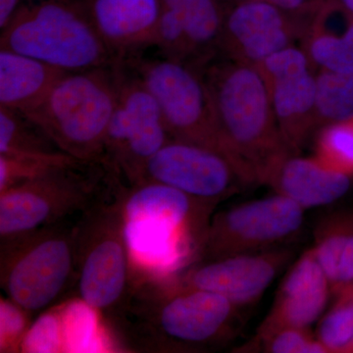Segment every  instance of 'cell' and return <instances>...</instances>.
<instances>
[{"mask_svg": "<svg viewBox=\"0 0 353 353\" xmlns=\"http://www.w3.org/2000/svg\"><path fill=\"white\" fill-rule=\"evenodd\" d=\"M141 182L163 183L214 206L250 185L222 153L175 139L148 160Z\"/></svg>", "mask_w": 353, "mask_h": 353, "instance_id": "cell-12", "label": "cell"}, {"mask_svg": "<svg viewBox=\"0 0 353 353\" xmlns=\"http://www.w3.org/2000/svg\"><path fill=\"white\" fill-rule=\"evenodd\" d=\"M172 139L157 99L122 61L118 94L109 123L102 163L125 185L139 181L145 164Z\"/></svg>", "mask_w": 353, "mask_h": 353, "instance_id": "cell-10", "label": "cell"}, {"mask_svg": "<svg viewBox=\"0 0 353 353\" xmlns=\"http://www.w3.org/2000/svg\"><path fill=\"white\" fill-rule=\"evenodd\" d=\"M125 185L115 181L79 217L73 297L94 308L104 324L126 305L136 283L124 216Z\"/></svg>", "mask_w": 353, "mask_h": 353, "instance_id": "cell-4", "label": "cell"}, {"mask_svg": "<svg viewBox=\"0 0 353 353\" xmlns=\"http://www.w3.org/2000/svg\"><path fill=\"white\" fill-rule=\"evenodd\" d=\"M304 19H311L327 0H259Z\"/></svg>", "mask_w": 353, "mask_h": 353, "instance_id": "cell-32", "label": "cell"}, {"mask_svg": "<svg viewBox=\"0 0 353 353\" xmlns=\"http://www.w3.org/2000/svg\"><path fill=\"white\" fill-rule=\"evenodd\" d=\"M303 223L304 209L278 194L224 209L211 217L199 261L282 248Z\"/></svg>", "mask_w": 353, "mask_h": 353, "instance_id": "cell-11", "label": "cell"}, {"mask_svg": "<svg viewBox=\"0 0 353 353\" xmlns=\"http://www.w3.org/2000/svg\"><path fill=\"white\" fill-rule=\"evenodd\" d=\"M289 153L279 158L264 172L259 183L276 194L292 199L303 209L328 205L345 196L352 176L334 172L313 158Z\"/></svg>", "mask_w": 353, "mask_h": 353, "instance_id": "cell-19", "label": "cell"}, {"mask_svg": "<svg viewBox=\"0 0 353 353\" xmlns=\"http://www.w3.org/2000/svg\"><path fill=\"white\" fill-rule=\"evenodd\" d=\"M348 11L353 13V0H339Z\"/></svg>", "mask_w": 353, "mask_h": 353, "instance_id": "cell-34", "label": "cell"}, {"mask_svg": "<svg viewBox=\"0 0 353 353\" xmlns=\"http://www.w3.org/2000/svg\"><path fill=\"white\" fill-rule=\"evenodd\" d=\"M66 73L36 58L0 48V108L31 112Z\"/></svg>", "mask_w": 353, "mask_h": 353, "instance_id": "cell-21", "label": "cell"}, {"mask_svg": "<svg viewBox=\"0 0 353 353\" xmlns=\"http://www.w3.org/2000/svg\"><path fill=\"white\" fill-rule=\"evenodd\" d=\"M304 19L259 0H234L225 8L219 53L257 65L301 39Z\"/></svg>", "mask_w": 353, "mask_h": 353, "instance_id": "cell-14", "label": "cell"}, {"mask_svg": "<svg viewBox=\"0 0 353 353\" xmlns=\"http://www.w3.org/2000/svg\"><path fill=\"white\" fill-rule=\"evenodd\" d=\"M0 48L68 73L120 61L97 34L88 4L76 0H37L21 6L0 32Z\"/></svg>", "mask_w": 353, "mask_h": 353, "instance_id": "cell-5", "label": "cell"}, {"mask_svg": "<svg viewBox=\"0 0 353 353\" xmlns=\"http://www.w3.org/2000/svg\"><path fill=\"white\" fill-rule=\"evenodd\" d=\"M331 287L313 248L306 250L283 281L270 313L255 339L283 328L308 329L324 312Z\"/></svg>", "mask_w": 353, "mask_h": 353, "instance_id": "cell-17", "label": "cell"}, {"mask_svg": "<svg viewBox=\"0 0 353 353\" xmlns=\"http://www.w3.org/2000/svg\"><path fill=\"white\" fill-rule=\"evenodd\" d=\"M41 314L28 329L20 352H64L63 325L59 303Z\"/></svg>", "mask_w": 353, "mask_h": 353, "instance_id": "cell-29", "label": "cell"}, {"mask_svg": "<svg viewBox=\"0 0 353 353\" xmlns=\"http://www.w3.org/2000/svg\"><path fill=\"white\" fill-rule=\"evenodd\" d=\"M87 4L97 34L118 60L152 48L161 0H90Z\"/></svg>", "mask_w": 353, "mask_h": 353, "instance_id": "cell-18", "label": "cell"}, {"mask_svg": "<svg viewBox=\"0 0 353 353\" xmlns=\"http://www.w3.org/2000/svg\"><path fill=\"white\" fill-rule=\"evenodd\" d=\"M303 50L317 70L353 71V13L327 0L309 21Z\"/></svg>", "mask_w": 353, "mask_h": 353, "instance_id": "cell-20", "label": "cell"}, {"mask_svg": "<svg viewBox=\"0 0 353 353\" xmlns=\"http://www.w3.org/2000/svg\"><path fill=\"white\" fill-rule=\"evenodd\" d=\"M152 48L161 57L199 68L219 53L225 8L219 0H161Z\"/></svg>", "mask_w": 353, "mask_h": 353, "instance_id": "cell-15", "label": "cell"}, {"mask_svg": "<svg viewBox=\"0 0 353 353\" xmlns=\"http://www.w3.org/2000/svg\"><path fill=\"white\" fill-rule=\"evenodd\" d=\"M270 353H329L309 329L283 328L253 341Z\"/></svg>", "mask_w": 353, "mask_h": 353, "instance_id": "cell-30", "label": "cell"}, {"mask_svg": "<svg viewBox=\"0 0 353 353\" xmlns=\"http://www.w3.org/2000/svg\"><path fill=\"white\" fill-rule=\"evenodd\" d=\"M157 99L172 139L223 152L208 88L194 67L139 53L122 59Z\"/></svg>", "mask_w": 353, "mask_h": 353, "instance_id": "cell-9", "label": "cell"}, {"mask_svg": "<svg viewBox=\"0 0 353 353\" xmlns=\"http://www.w3.org/2000/svg\"><path fill=\"white\" fill-rule=\"evenodd\" d=\"M20 7L21 0H0V32L6 29Z\"/></svg>", "mask_w": 353, "mask_h": 353, "instance_id": "cell-33", "label": "cell"}, {"mask_svg": "<svg viewBox=\"0 0 353 353\" xmlns=\"http://www.w3.org/2000/svg\"><path fill=\"white\" fill-rule=\"evenodd\" d=\"M287 248L201 260L176 276L183 284L226 297L234 305L256 303L292 259Z\"/></svg>", "mask_w": 353, "mask_h": 353, "instance_id": "cell-16", "label": "cell"}, {"mask_svg": "<svg viewBox=\"0 0 353 353\" xmlns=\"http://www.w3.org/2000/svg\"><path fill=\"white\" fill-rule=\"evenodd\" d=\"M208 88L225 157L250 185L272 163L296 153L285 143L268 88L255 65L218 53L196 69Z\"/></svg>", "mask_w": 353, "mask_h": 353, "instance_id": "cell-2", "label": "cell"}, {"mask_svg": "<svg viewBox=\"0 0 353 353\" xmlns=\"http://www.w3.org/2000/svg\"><path fill=\"white\" fill-rule=\"evenodd\" d=\"M81 215L0 243L1 289L30 316L63 303L73 292Z\"/></svg>", "mask_w": 353, "mask_h": 353, "instance_id": "cell-7", "label": "cell"}, {"mask_svg": "<svg viewBox=\"0 0 353 353\" xmlns=\"http://www.w3.org/2000/svg\"><path fill=\"white\" fill-rule=\"evenodd\" d=\"M215 208L163 183L125 185V229L134 271L175 277L199 261Z\"/></svg>", "mask_w": 353, "mask_h": 353, "instance_id": "cell-3", "label": "cell"}, {"mask_svg": "<svg viewBox=\"0 0 353 353\" xmlns=\"http://www.w3.org/2000/svg\"><path fill=\"white\" fill-rule=\"evenodd\" d=\"M316 257L334 296L353 284V212L323 218L315 230Z\"/></svg>", "mask_w": 353, "mask_h": 353, "instance_id": "cell-22", "label": "cell"}, {"mask_svg": "<svg viewBox=\"0 0 353 353\" xmlns=\"http://www.w3.org/2000/svg\"><path fill=\"white\" fill-rule=\"evenodd\" d=\"M27 312L12 303L10 299L1 296L0 303V352H20L21 345L29 324Z\"/></svg>", "mask_w": 353, "mask_h": 353, "instance_id": "cell-31", "label": "cell"}, {"mask_svg": "<svg viewBox=\"0 0 353 353\" xmlns=\"http://www.w3.org/2000/svg\"><path fill=\"white\" fill-rule=\"evenodd\" d=\"M345 353H353V340L352 343L347 345V347L345 348Z\"/></svg>", "mask_w": 353, "mask_h": 353, "instance_id": "cell-35", "label": "cell"}, {"mask_svg": "<svg viewBox=\"0 0 353 353\" xmlns=\"http://www.w3.org/2000/svg\"><path fill=\"white\" fill-rule=\"evenodd\" d=\"M76 161L80 160L66 153L53 155L0 154V192Z\"/></svg>", "mask_w": 353, "mask_h": 353, "instance_id": "cell-28", "label": "cell"}, {"mask_svg": "<svg viewBox=\"0 0 353 353\" xmlns=\"http://www.w3.org/2000/svg\"><path fill=\"white\" fill-rule=\"evenodd\" d=\"M315 159L334 172L353 176V117L318 129Z\"/></svg>", "mask_w": 353, "mask_h": 353, "instance_id": "cell-26", "label": "cell"}, {"mask_svg": "<svg viewBox=\"0 0 353 353\" xmlns=\"http://www.w3.org/2000/svg\"><path fill=\"white\" fill-rule=\"evenodd\" d=\"M63 325L64 352L105 350L101 341V315L81 299L70 297L59 303Z\"/></svg>", "mask_w": 353, "mask_h": 353, "instance_id": "cell-25", "label": "cell"}, {"mask_svg": "<svg viewBox=\"0 0 353 353\" xmlns=\"http://www.w3.org/2000/svg\"><path fill=\"white\" fill-rule=\"evenodd\" d=\"M118 94V62L66 73L43 101L25 114L62 152L83 162H102Z\"/></svg>", "mask_w": 353, "mask_h": 353, "instance_id": "cell-6", "label": "cell"}, {"mask_svg": "<svg viewBox=\"0 0 353 353\" xmlns=\"http://www.w3.org/2000/svg\"><path fill=\"white\" fill-rule=\"evenodd\" d=\"M316 82L317 129L353 117V71L318 70Z\"/></svg>", "mask_w": 353, "mask_h": 353, "instance_id": "cell-24", "label": "cell"}, {"mask_svg": "<svg viewBox=\"0 0 353 353\" xmlns=\"http://www.w3.org/2000/svg\"><path fill=\"white\" fill-rule=\"evenodd\" d=\"M318 339L329 353H345L353 340V287L336 294V301L318 325Z\"/></svg>", "mask_w": 353, "mask_h": 353, "instance_id": "cell-27", "label": "cell"}, {"mask_svg": "<svg viewBox=\"0 0 353 353\" xmlns=\"http://www.w3.org/2000/svg\"><path fill=\"white\" fill-rule=\"evenodd\" d=\"M352 287H353V284H352Z\"/></svg>", "mask_w": 353, "mask_h": 353, "instance_id": "cell-36", "label": "cell"}, {"mask_svg": "<svg viewBox=\"0 0 353 353\" xmlns=\"http://www.w3.org/2000/svg\"><path fill=\"white\" fill-rule=\"evenodd\" d=\"M263 76L279 129L299 153L316 125L314 65L303 48L289 46L255 65Z\"/></svg>", "mask_w": 353, "mask_h": 353, "instance_id": "cell-13", "label": "cell"}, {"mask_svg": "<svg viewBox=\"0 0 353 353\" xmlns=\"http://www.w3.org/2000/svg\"><path fill=\"white\" fill-rule=\"evenodd\" d=\"M59 153L65 152L27 115L0 108V154L53 155Z\"/></svg>", "mask_w": 353, "mask_h": 353, "instance_id": "cell-23", "label": "cell"}, {"mask_svg": "<svg viewBox=\"0 0 353 353\" xmlns=\"http://www.w3.org/2000/svg\"><path fill=\"white\" fill-rule=\"evenodd\" d=\"M239 308L176 277L141 275L126 305L108 325L134 352H208L233 338Z\"/></svg>", "mask_w": 353, "mask_h": 353, "instance_id": "cell-1", "label": "cell"}, {"mask_svg": "<svg viewBox=\"0 0 353 353\" xmlns=\"http://www.w3.org/2000/svg\"><path fill=\"white\" fill-rule=\"evenodd\" d=\"M112 176L102 162L76 161L0 192V243L82 214Z\"/></svg>", "mask_w": 353, "mask_h": 353, "instance_id": "cell-8", "label": "cell"}]
</instances>
